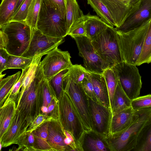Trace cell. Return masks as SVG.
<instances>
[{"instance_id": "obj_49", "label": "cell", "mask_w": 151, "mask_h": 151, "mask_svg": "<svg viewBox=\"0 0 151 151\" xmlns=\"http://www.w3.org/2000/svg\"><path fill=\"white\" fill-rule=\"evenodd\" d=\"M3 111V107L0 109V122Z\"/></svg>"}, {"instance_id": "obj_29", "label": "cell", "mask_w": 151, "mask_h": 151, "mask_svg": "<svg viewBox=\"0 0 151 151\" xmlns=\"http://www.w3.org/2000/svg\"><path fill=\"white\" fill-rule=\"evenodd\" d=\"M48 123L43 124L38 129H35L32 132L35 140L36 145L42 150H50L52 149L47 142Z\"/></svg>"}, {"instance_id": "obj_37", "label": "cell", "mask_w": 151, "mask_h": 151, "mask_svg": "<svg viewBox=\"0 0 151 151\" xmlns=\"http://www.w3.org/2000/svg\"><path fill=\"white\" fill-rule=\"evenodd\" d=\"M33 0H25L14 15L12 21L24 22Z\"/></svg>"}, {"instance_id": "obj_43", "label": "cell", "mask_w": 151, "mask_h": 151, "mask_svg": "<svg viewBox=\"0 0 151 151\" xmlns=\"http://www.w3.org/2000/svg\"><path fill=\"white\" fill-rule=\"evenodd\" d=\"M8 41L7 35L0 29V49L4 48Z\"/></svg>"}, {"instance_id": "obj_51", "label": "cell", "mask_w": 151, "mask_h": 151, "mask_svg": "<svg viewBox=\"0 0 151 151\" xmlns=\"http://www.w3.org/2000/svg\"><path fill=\"white\" fill-rule=\"evenodd\" d=\"M2 147V144L1 140H0V150H1V148Z\"/></svg>"}, {"instance_id": "obj_31", "label": "cell", "mask_w": 151, "mask_h": 151, "mask_svg": "<svg viewBox=\"0 0 151 151\" xmlns=\"http://www.w3.org/2000/svg\"><path fill=\"white\" fill-rule=\"evenodd\" d=\"M42 0H33L24 22L32 29H36L37 22Z\"/></svg>"}, {"instance_id": "obj_16", "label": "cell", "mask_w": 151, "mask_h": 151, "mask_svg": "<svg viewBox=\"0 0 151 151\" xmlns=\"http://www.w3.org/2000/svg\"><path fill=\"white\" fill-rule=\"evenodd\" d=\"M28 127L26 122L16 109L8 128L1 139L2 147L16 144L19 138L27 131Z\"/></svg>"}, {"instance_id": "obj_30", "label": "cell", "mask_w": 151, "mask_h": 151, "mask_svg": "<svg viewBox=\"0 0 151 151\" xmlns=\"http://www.w3.org/2000/svg\"><path fill=\"white\" fill-rule=\"evenodd\" d=\"M151 61V25L149 26L146 33L136 66H139L145 63L149 64Z\"/></svg>"}, {"instance_id": "obj_32", "label": "cell", "mask_w": 151, "mask_h": 151, "mask_svg": "<svg viewBox=\"0 0 151 151\" xmlns=\"http://www.w3.org/2000/svg\"><path fill=\"white\" fill-rule=\"evenodd\" d=\"M34 58H28L9 55L7 62L6 69H24L30 65Z\"/></svg>"}, {"instance_id": "obj_14", "label": "cell", "mask_w": 151, "mask_h": 151, "mask_svg": "<svg viewBox=\"0 0 151 151\" xmlns=\"http://www.w3.org/2000/svg\"><path fill=\"white\" fill-rule=\"evenodd\" d=\"M107 8L115 27L120 26L139 7L143 0H101Z\"/></svg>"}, {"instance_id": "obj_26", "label": "cell", "mask_w": 151, "mask_h": 151, "mask_svg": "<svg viewBox=\"0 0 151 151\" xmlns=\"http://www.w3.org/2000/svg\"><path fill=\"white\" fill-rule=\"evenodd\" d=\"M132 151H151V120L138 136L136 145Z\"/></svg>"}, {"instance_id": "obj_44", "label": "cell", "mask_w": 151, "mask_h": 151, "mask_svg": "<svg viewBox=\"0 0 151 151\" xmlns=\"http://www.w3.org/2000/svg\"><path fill=\"white\" fill-rule=\"evenodd\" d=\"M64 133L66 136L69 138L71 140L72 142L74 143V139L71 134L69 133V132L67 130H65Z\"/></svg>"}, {"instance_id": "obj_22", "label": "cell", "mask_w": 151, "mask_h": 151, "mask_svg": "<svg viewBox=\"0 0 151 151\" xmlns=\"http://www.w3.org/2000/svg\"><path fill=\"white\" fill-rule=\"evenodd\" d=\"M131 101L123 91L118 78L117 86L111 105L112 115L131 107Z\"/></svg>"}, {"instance_id": "obj_36", "label": "cell", "mask_w": 151, "mask_h": 151, "mask_svg": "<svg viewBox=\"0 0 151 151\" xmlns=\"http://www.w3.org/2000/svg\"><path fill=\"white\" fill-rule=\"evenodd\" d=\"M131 107L133 110L151 107V95L138 96L132 100Z\"/></svg>"}, {"instance_id": "obj_13", "label": "cell", "mask_w": 151, "mask_h": 151, "mask_svg": "<svg viewBox=\"0 0 151 151\" xmlns=\"http://www.w3.org/2000/svg\"><path fill=\"white\" fill-rule=\"evenodd\" d=\"M88 97L92 130L106 138L110 133L111 109Z\"/></svg>"}, {"instance_id": "obj_2", "label": "cell", "mask_w": 151, "mask_h": 151, "mask_svg": "<svg viewBox=\"0 0 151 151\" xmlns=\"http://www.w3.org/2000/svg\"><path fill=\"white\" fill-rule=\"evenodd\" d=\"M40 64L29 87L16 103V109L29 127L40 114L42 107L41 82L44 76Z\"/></svg>"}, {"instance_id": "obj_50", "label": "cell", "mask_w": 151, "mask_h": 151, "mask_svg": "<svg viewBox=\"0 0 151 151\" xmlns=\"http://www.w3.org/2000/svg\"><path fill=\"white\" fill-rule=\"evenodd\" d=\"M6 74H3L2 73L0 74V81L6 75Z\"/></svg>"}, {"instance_id": "obj_3", "label": "cell", "mask_w": 151, "mask_h": 151, "mask_svg": "<svg viewBox=\"0 0 151 151\" xmlns=\"http://www.w3.org/2000/svg\"><path fill=\"white\" fill-rule=\"evenodd\" d=\"M151 19L140 27L125 32H117L118 44L123 61L136 66Z\"/></svg>"}, {"instance_id": "obj_47", "label": "cell", "mask_w": 151, "mask_h": 151, "mask_svg": "<svg viewBox=\"0 0 151 151\" xmlns=\"http://www.w3.org/2000/svg\"><path fill=\"white\" fill-rule=\"evenodd\" d=\"M41 110L43 113L47 114L48 112V107L46 106H42L41 108Z\"/></svg>"}, {"instance_id": "obj_11", "label": "cell", "mask_w": 151, "mask_h": 151, "mask_svg": "<svg viewBox=\"0 0 151 151\" xmlns=\"http://www.w3.org/2000/svg\"><path fill=\"white\" fill-rule=\"evenodd\" d=\"M79 51L83 60L84 68L88 71L102 74L108 68L96 53L91 40L85 36H73Z\"/></svg>"}, {"instance_id": "obj_25", "label": "cell", "mask_w": 151, "mask_h": 151, "mask_svg": "<svg viewBox=\"0 0 151 151\" xmlns=\"http://www.w3.org/2000/svg\"><path fill=\"white\" fill-rule=\"evenodd\" d=\"M18 0H2L0 4V29L12 21Z\"/></svg>"}, {"instance_id": "obj_10", "label": "cell", "mask_w": 151, "mask_h": 151, "mask_svg": "<svg viewBox=\"0 0 151 151\" xmlns=\"http://www.w3.org/2000/svg\"><path fill=\"white\" fill-rule=\"evenodd\" d=\"M32 34L29 45L22 57L31 58L47 55L58 47L64 41V37H55L44 35L36 29H32Z\"/></svg>"}, {"instance_id": "obj_40", "label": "cell", "mask_w": 151, "mask_h": 151, "mask_svg": "<svg viewBox=\"0 0 151 151\" xmlns=\"http://www.w3.org/2000/svg\"><path fill=\"white\" fill-rule=\"evenodd\" d=\"M42 1L58 12L65 19V0H42Z\"/></svg>"}, {"instance_id": "obj_38", "label": "cell", "mask_w": 151, "mask_h": 151, "mask_svg": "<svg viewBox=\"0 0 151 151\" xmlns=\"http://www.w3.org/2000/svg\"><path fill=\"white\" fill-rule=\"evenodd\" d=\"M30 65L24 69L22 70L21 74L12 88L8 98L12 99L16 102L17 98L22 86L24 78L30 67Z\"/></svg>"}, {"instance_id": "obj_27", "label": "cell", "mask_w": 151, "mask_h": 151, "mask_svg": "<svg viewBox=\"0 0 151 151\" xmlns=\"http://www.w3.org/2000/svg\"><path fill=\"white\" fill-rule=\"evenodd\" d=\"M20 75V71H18L13 75L2 78L0 81V109L3 106Z\"/></svg>"}, {"instance_id": "obj_28", "label": "cell", "mask_w": 151, "mask_h": 151, "mask_svg": "<svg viewBox=\"0 0 151 151\" xmlns=\"http://www.w3.org/2000/svg\"><path fill=\"white\" fill-rule=\"evenodd\" d=\"M97 16L109 26L114 27L113 19L107 8L101 0H87Z\"/></svg>"}, {"instance_id": "obj_24", "label": "cell", "mask_w": 151, "mask_h": 151, "mask_svg": "<svg viewBox=\"0 0 151 151\" xmlns=\"http://www.w3.org/2000/svg\"><path fill=\"white\" fill-rule=\"evenodd\" d=\"M56 124L51 122L48 123L47 142L52 149L58 151L65 150L67 145L64 142L65 137Z\"/></svg>"}, {"instance_id": "obj_20", "label": "cell", "mask_w": 151, "mask_h": 151, "mask_svg": "<svg viewBox=\"0 0 151 151\" xmlns=\"http://www.w3.org/2000/svg\"><path fill=\"white\" fill-rule=\"evenodd\" d=\"M65 20L68 33L84 18V15L76 0H65Z\"/></svg>"}, {"instance_id": "obj_48", "label": "cell", "mask_w": 151, "mask_h": 151, "mask_svg": "<svg viewBox=\"0 0 151 151\" xmlns=\"http://www.w3.org/2000/svg\"><path fill=\"white\" fill-rule=\"evenodd\" d=\"M64 142L65 145H68L70 144L71 141L69 138L66 137L64 138Z\"/></svg>"}, {"instance_id": "obj_33", "label": "cell", "mask_w": 151, "mask_h": 151, "mask_svg": "<svg viewBox=\"0 0 151 151\" xmlns=\"http://www.w3.org/2000/svg\"><path fill=\"white\" fill-rule=\"evenodd\" d=\"M105 78L109 94L110 105L117 84L118 78L111 68L104 70L103 73Z\"/></svg>"}, {"instance_id": "obj_9", "label": "cell", "mask_w": 151, "mask_h": 151, "mask_svg": "<svg viewBox=\"0 0 151 151\" xmlns=\"http://www.w3.org/2000/svg\"><path fill=\"white\" fill-rule=\"evenodd\" d=\"M111 68L114 71L122 88L128 97L132 100L138 97L142 83L136 66L122 61Z\"/></svg>"}, {"instance_id": "obj_39", "label": "cell", "mask_w": 151, "mask_h": 151, "mask_svg": "<svg viewBox=\"0 0 151 151\" xmlns=\"http://www.w3.org/2000/svg\"><path fill=\"white\" fill-rule=\"evenodd\" d=\"M82 84L83 89L88 96L93 101L99 102L94 91L89 72L88 70L87 71L86 76L83 79Z\"/></svg>"}, {"instance_id": "obj_45", "label": "cell", "mask_w": 151, "mask_h": 151, "mask_svg": "<svg viewBox=\"0 0 151 151\" xmlns=\"http://www.w3.org/2000/svg\"><path fill=\"white\" fill-rule=\"evenodd\" d=\"M48 112L47 114H48L51 112L54 108V104L53 101L50 104L49 106H48Z\"/></svg>"}, {"instance_id": "obj_15", "label": "cell", "mask_w": 151, "mask_h": 151, "mask_svg": "<svg viewBox=\"0 0 151 151\" xmlns=\"http://www.w3.org/2000/svg\"><path fill=\"white\" fill-rule=\"evenodd\" d=\"M151 19V0H143L139 8L129 17L119 27L115 28L120 32L137 28Z\"/></svg>"}, {"instance_id": "obj_12", "label": "cell", "mask_w": 151, "mask_h": 151, "mask_svg": "<svg viewBox=\"0 0 151 151\" xmlns=\"http://www.w3.org/2000/svg\"><path fill=\"white\" fill-rule=\"evenodd\" d=\"M70 58L68 51L58 47L47 54L40 64L44 78L48 81L62 70L69 69L73 65Z\"/></svg>"}, {"instance_id": "obj_4", "label": "cell", "mask_w": 151, "mask_h": 151, "mask_svg": "<svg viewBox=\"0 0 151 151\" xmlns=\"http://www.w3.org/2000/svg\"><path fill=\"white\" fill-rule=\"evenodd\" d=\"M92 45L96 53L108 68L123 61L119 47L116 31L109 26L101 32L92 40Z\"/></svg>"}, {"instance_id": "obj_5", "label": "cell", "mask_w": 151, "mask_h": 151, "mask_svg": "<svg viewBox=\"0 0 151 151\" xmlns=\"http://www.w3.org/2000/svg\"><path fill=\"white\" fill-rule=\"evenodd\" d=\"M0 29L8 39L4 48L9 55L21 56L29 44L32 34L31 28L24 22L11 21Z\"/></svg>"}, {"instance_id": "obj_46", "label": "cell", "mask_w": 151, "mask_h": 151, "mask_svg": "<svg viewBox=\"0 0 151 151\" xmlns=\"http://www.w3.org/2000/svg\"><path fill=\"white\" fill-rule=\"evenodd\" d=\"M24 0H18L17 3V6L16 7V8L14 14L16 13L17 12V10H18L19 9L20 7V6H21V5L23 3V2H24Z\"/></svg>"}, {"instance_id": "obj_42", "label": "cell", "mask_w": 151, "mask_h": 151, "mask_svg": "<svg viewBox=\"0 0 151 151\" xmlns=\"http://www.w3.org/2000/svg\"><path fill=\"white\" fill-rule=\"evenodd\" d=\"M9 55L4 48L0 49V74L7 69L6 65Z\"/></svg>"}, {"instance_id": "obj_17", "label": "cell", "mask_w": 151, "mask_h": 151, "mask_svg": "<svg viewBox=\"0 0 151 151\" xmlns=\"http://www.w3.org/2000/svg\"><path fill=\"white\" fill-rule=\"evenodd\" d=\"M81 141L83 150L112 151L105 138L92 130L84 132Z\"/></svg>"}, {"instance_id": "obj_7", "label": "cell", "mask_w": 151, "mask_h": 151, "mask_svg": "<svg viewBox=\"0 0 151 151\" xmlns=\"http://www.w3.org/2000/svg\"><path fill=\"white\" fill-rule=\"evenodd\" d=\"M36 28L44 35L51 37L64 38L67 35L65 18L42 1Z\"/></svg>"}, {"instance_id": "obj_41", "label": "cell", "mask_w": 151, "mask_h": 151, "mask_svg": "<svg viewBox=\"0 0 151 151\" xmlns=\"http://www.w3.org/2000/svg\"><path fill=\"white\" fill-rule=\"evenodd\" d=\"M68 35L71 37L73 36H86L84 18L82 21L73 28Z\"/></svg>"}, {"instance_id": "obj_34", "label": "cell", "mask_w": 151, "mask_h": 151, "mask_svg": "<svg viewBox=\"0 0 151 151\" xmlns=\"http://www.w3.org/2000/svg\"><path fill=\"white\" fill-rule=\"evenodd\" d=\"M68 70L66 69L62 70L48 81L49 84L52 91H54L58 96H60L63 90V78Z\"/></svg>"}, {"instance_id": "obj_35", "label": "cell", "mask_w": 151, "mask_h": 151, "mask_svg": "<svg viewBox=\"0 0 151 151\" xmlns=\"http://www.w3.org/2000/svg\"><path fill=\"white\" fill-rule=\"evenodd\" d=\"M87 70L80 65H73L68 70V73L74 81L78 83H81L86 76Z\"/></svg>"}, {"instance_id": "obj_18", "label": "cell", "mask_w": 151, "mask_h": 151, "mask_svg": "<svg viewBox=\"0 0 151 151\" xmlns=\"http://www.w3.org/2000/svg\"><path fill=\"white\" fill-rule=\"evenodd\" d=\"M89 72L94 91L99 102L111 109L109 93L104 76L103 74Z\"/></svg>"}, {"instance_id": "obj_19", "label": "cell", "mask_w": 151, "mask_h": 151, "mask_svg": "<svg viewBox=\"0 0 151 151\" xmlns=\"http://www.w3.org/2000/svg\"><path fill=\"white\" fill-rule=\"evenodd\" d=\"M134 115V110L131 107L112 116L110 134L121 132L130 125Z\"/></svg>"}, {"instance_id": "obj_23", "label": "cell", "mask_w": 151, "mask_h": 151, "mask_svg": "<svg viewBox=\"0 0 151 151\" xmlns=\"http://www.w3.org/2000/svg\"><path fill=\"white\" fill-rule=\"evenodd\" d=\"M2 107L3 111L0 122V140L8 128L16 111V102L7 98Z\"/></svg>"}, {"instance_id": "obj_8", "label": "cell", "mask_w": 151, "mask_h": 151, "mask_svg": "<svg viewBox=\"0 0 151 151\" xmlns=\"http://www.w3.org/2000/svg\"><path fill=\"white\" fill-rule=\"evenodd\" d=\"M59 110L62 124L78 143L85 132L81 119L68 93L63 89L59 96Z\"/></svg>"}, {"instance_id": "obj_6", "label": "cell", "mask_w": 151, "mask_h": 151, "mask_svg": "<svg viewBox=\"0 0 151 151\" xmlns=\"http://www.w3.org/2000/svg\"><path fill=\"white\" fill-rule=\"evenodd\" d=\"M63 89L69 95L81 119L85 132L92 130L88 96L82 83L76 82L69 74L68 70L63 78Z\"/></svg>"}, {"instance_id": "obj_21", "label": "cell", "mask_w": 151, "mask_h": 151, "mask_svg": "<svg viewBox=\"0 0 151 151\" xmlns=\"http://www.w3.org/2000/svg\"><path fill=\"white\" fill-rule=\"evenodd\" d=\"M84 20L86 37L91 40L100 32L110 26L98 16L89 13L84 15Z\"/></svg>"}, {"instance_id": "obj_1", "label": "cell", "mask_w": 151, "mask_h": 151, "mask_svg": "<svg viewBox=\"0 0 151 151\" xmlns=\"http://www.w3.org/2000/svg\"><path fill=\"white\" fill-rule=\"evenodd\" d=\"M134 110L133 119L127 129L105 138L112 151H131L141 131L151 120V107Z\"/></svg>"}]
</instances>
